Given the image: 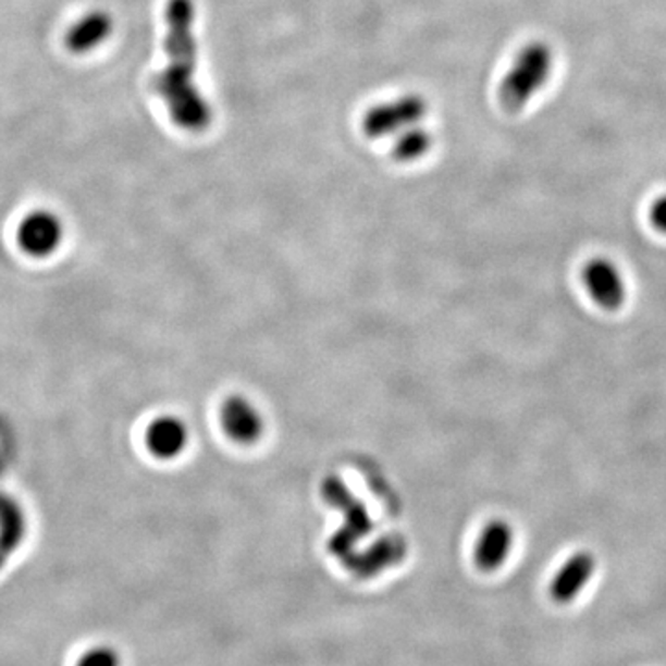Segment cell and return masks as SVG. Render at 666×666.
Masks as SVG:
<instances>
[{"mask_svg":"<svg viewBox=\"0 0 666 666\" xmlns=\"http://www.w3.org/2000/svg\"><path fill=\"white\" fill-rule=\"evenodd\" d=\"M581 278L589 296L600 308L618 309L626 303V282L609 259L594 258L587 261Z\"/></svg>","mask_w":666,"mask_h":666,"instance_id":"6","label":"cell"},{"mask_svg":"<svg viewBox=\"0 0 666 666\" xmlns=\"http://www.w3.org/2000/svg\"><path fill=\"white\" fill-rule=\"evenodd\" d=\"M113 30V21L104 12L87 13L67 32V47L76 54H86L104 44Z\"/></svg>","mask_w":666,"mask_h":666,"instance_id":"10","label":"cell"},{"mask_svg":"<svg viewBox=\"0 0 666 666\" xmlns=\"http://www.w3.org/2000/svg\"><path fill=\"white\" fill-rule=\"evenodd\" d=\"M195 0H169L165 10L166 65L156 74L152 91L165 104L178 128L200 134L213 123V110L195 82L198 45L195 37Z\"/></svg>","mask_w":666,"mask_h":666,"instance_id":"1","label":"cell"},{"mask_svg":"<svg viewBox=\"0 0 666 666\" xmlns=\"http://www.w3.org/2000/svg\"><path fill=\"white\" fill-rule=\"evenodd\" d=\"M221 430L232 443L254 446L266 435V417L247 395H230L219 407Z\"/></svg>","mask_w":666,"mask_h":666,"instance_id":"4","label":"cell"},{"mask_svg":"<svg viewBox=\"0 0 666 666\" xmlns=\"http://www.w3.org/2000/svg\"><path fill=\"white\" fill-rule=\"evenodd\" d=\"M425 111H428V106L419 95H404L398 99L370 108L363 115L361 126H363L365 136L370 139L395 137L404 130L420 124Z\"/></svg>","mask_w":666,"mask_h":666,"instance_id":"3","label":"cell"},{"mask_svg":"<svg viewBox=\"0 0 666 666\" xmlns=\"http://www.w3.org/2000/svg\"><path fill=\"white\" fill-rule=\"evenodd\" d=\"M63 222L54 211L36 210L23 217L17 229V245L30 258H49L62 247Z\"/></svg>","mask_w":666,"mask_h":666,"instance_id":"5","label":"cell"},{"mask_svg":"<svg viewBox=\"0 0 666 666\" xmlns=\"http://www.w3.org/2000/svg\"><path fill=\"white\" fill-rule=\"evenodd\" d=\"M189 425L176 415H160L147 425V451L160 461H173L189 446Z\"/></svg>","mask_w":666,"mask_h":666,"instance_id":"7","label":"cell"},{"mask_svg":"<svg viewBox=\"0 0 666 666\" xmlns=\"http://www.w3.org/2000/svg\"><path fill=\"white\" fill-rule=\"evenodd\" d=\"M76 666H123V661L115 648L97 644V646L87 648L76 661Z\"/></svg>","mask_w":666,"mask_h":666,"instance_id":"12","label":"cell"},{"mask_svg":"<svg viewBox=\"0 0 666 666\" xmlns=\"http://www.w3.org/2000/svg\"><path fill=\"white\" fill-rule=\"evenodd\" d=\"M515 543V531L507 520L494 518L483 526L480 536L476 541L474 563L481 572H494L504 567L507 557L511 554Z\"/></svg>","mask_w":666,"mask_h":666,"instance_id":"8","label":"cell"},{"mask_svg":"<svg viewBox=\"0 0 666 666\" xmlns=\"http://www.w3.org/2000/svg\"><path fill=\"white\" fill-rule=\"evenodd\" d=\"M596 570V559L589 552H576L563 563L550 583V596L557 604H570L589 585Z\"/></svg>","mask_w":666,"mask_h":666,"instance_id":"9","label":"cell"},{"mask_svg":"<svg viewBox=\"0 0 666 666\" xmlns=\"http://www.w3.org/2000/svg\"><path fill=\"white\" fill-rule=\"evenodd\" d=\"M650 221L654 224V229L666 234V195L655 200L652 210H650Z\"/></svg>","mask_w":666,"mask_h":666,"instance_id":"13","label":"cell"},{"mask_svg":"<svg viewBox=\"0 0 666 666\" xmlns=\"http://www.w3.org/2000/svg\"><path fill=\"white\" fill-rule=\"evenodd\" d=\"M554 71V52L550 45L533 41L520 50L498 87V99L507 113H518L543 89Z\"/></svg>","mask_w":666,"mask_h":666,"instance_id":"2","label":"cell"},{"mask_svg":"<svg viewBox=\"0 0 666 666\" xmlns=\"http://www.w3.org/2000/svg\"><path fill=\"white\" fill-rule=\"evenodd\" d=\"M432 132L422 128L420 124H415L411 128L404 130L398 136H395L393 156L402 163H409V161L420 160L422 156L428 155L432 150Z\"/></svg>","mask_w":666,"mask_h":666,"instance_id":"11","label":"cell"}]
</instances>
